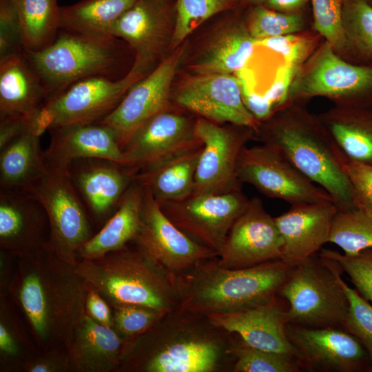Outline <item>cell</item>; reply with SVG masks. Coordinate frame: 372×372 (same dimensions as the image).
I'll return each mask as SVG.
<instances>
[{
    "instance_id": "44",
    "label": "cell",
    "mask_w": 372,
    "mask_h": 372,
    "mask_svg": "<svg viewBox=\"0 0 372 372\" xmlns=\"http://www.w3.org/2000/svg\"><path fill=\"white\" fill-rule=\"evenodd\" d=\"M301 32L256 41L255 45L278 53L284 59V64L300 68L317 48L313 36Z\"/></svg>"
},
{
    "instance_id": "47",
    "label": "cell",
    "mask_w": 372,
    "mask_h": 372,
    "mask_svg": "<svg viewBox=\"0 0 372 372\" xmlns=\"http://www.w3.org/2000/svg\"><path fill=\"white\" fill-rule=\"evenodd\" d=\"M40 355L29 358L21 364L26 372H67L70 371L67 351L52 349Z\"/></svg>"
},
{
    "instance_id": "29",
    "label": "cell",
    "mask_w": 372,
    "mask_h": 372,
    "mask_svg": "<svg viewBox=\"0 0 372 372\" xmlns=\"http://www.w3.org/2000/svg\"><path fill=\"white\" fill-rule=\"evenodd\" d=\"M143 187L135 180L102 229L78 251L80 259L99 258L133 242L141 227Z\"/></svg>"
},
{
    "instance_id": "24",
    "label": "cell",
    "mask_w": 372,
    "mask_h": 372,
    "mask_svg": "<svg viewBox=\"0 0 372 372\" xmlns=\"http://www.w3.org/2000/svg\"><path fill=\"white\" fill-rule=\"evenodd\" d=\"M50 131V144L43 152L49 169L68 171L73 161L82 158L107 159L126 166L116 132L105 124L76 125Z\"/></svg>"
},
{
    "instance_id": "7",
    "label": "cell",
    "mask_w": 372,
    "mask_h": 372,
    "mask_svg": "<svg viewBox=\"0 0 372 372\" xmlns=\"http://www.w3.org/2000/svg\"><path fill=\"white\" fill-rule=\"evenodd\" d=\"M342 269L318 253L292 267L278 296L288 302V323L309 328L343 329L349 301L340 282Z\"/></svg>"
},
{
    "instance_id": "12",
    "label": "cell",
    "mask_w": 372,
    "mask_h": 372,
    "mask_svg": "<svg viewBox=\"0 0 372 372\" xmlns=\"http://www.w3.org/2000/svg\"><path fill=\"white\" fill-rule=\"evenodd\" d=\"M249 199L242 189L224 194H192L179 200L158 202L181 231L219 255L227 236Z\"/></svg>"
},
{
    "instance_id": "27",
    "label": "cell",
    "mask_w": 372,
    "mask_h": 372,
    "mask_svg": "<svg viewBox=\"0 0 372 372\" xmlns=\"http://www.w3.org/2000/svg\"><path fill=\"white\" fill-rule=\"evenodd\" d=\"M125 341L112 327L85 313L66 350L70 371L116 372Z\"/></svg>"
},
{
    "instance_id": "38",
    "label": "cell",
    "mask_w": 372,
    "mask_h": 372,
    "mask_svg": "<svg viewBox=\"0 0 372 372\" xmlns=\"http://www.w3.org/2000/svg\"><path fill=\"white\" fill-rule=\"evenodd\" d=\"M245 21L250 34L256 41L299 33L307 27L302 11L284 13L269 9L262 4L253 6Z\"/></svg>"
},
{
    "instance_id": "16",
    "label": "cell",
    "mask_w": 372,
    "mask_h": 372,
    "mask_svg": "<svg viewBox=\"0 0 372 372\" xmlns=\"http://www.w3.org/2000/svg\"><path fill=\"white\" fill-rule=\"evenodd\" d=\"M286 333L302 369L323 372L371 371L366 349L342 328H309L288 323Z\"/></svg>"
},
{
    "instance_id": "22",
    "label": "cell",
    "mask_w": 372,
    "mask_h": 372,
    "mask_svg": "<svg viewBox=\"0 0 372 372\" xmlns=\"http://www.w3.org/2000/svg\"><path fill=\"white\" fill-rule=\"evenodd\" d=\"M137 172L116 162L99 158H77L69 167L70 176L79 194L99 220L116 211Z\"/></svg>"
},
{
    "instance_id": "48",
    "label": "cell",
    "mask_w": 372,
    "mask_h": 372,
    "mask_svg": "<svg viewBox=\"0 0 372 372\" xmlns=\"http://www.w3.org/2000/svg\"><path fill=\"white\" fill-rule=\"evenodd\" d=\"M1 302L0 315V352L4 358H18L21 355V344H24L17 326L10 317L8 309Z\"/></svg>"
},
{
    "instance_id": "5",
    "label": "cell",
    "mask_w": 372,
    "mask_h": 372,
    "mask_svg": "<svg viewBox=\"0 0 372 372\" xmlns=\"http://www.w3.org/2000/svg\"><path fill=\"white\" fill-rule=\"evenodd\" d=\"M93 259H80L76 272L110 305H139L169 311L178 306L176 276L133 242Z\"/></svg>"
},
{
    "instance_id": "39",
    "label": "cell",
    "mask_w": 372,
    "mask_h": 372,
    "mask_svg": "<svg viewBox=\"0 0 372 372\" xmlns=\"http://www.w3.org/2000/svg\"><path fill=\"white\" fill-rule=\"evenodd\" d=\"M237 6L234 0H176V20L170 48L175 49L206 20Z\"/></svg>"
},
{
    "instance_id": "25",
    "label": "cell",
    "mask_w": 372,
    "mask_h": 372,
    "mask_svg": "<svg viewBox=\"0 0 372 372\" xmlns=\"http://www.w3.org/2000/svg\"><path fill=\"white\" fill-rule=\"evenodd\" d=\"M205 315L215 326L238 334L251 347L298 358V350L286 333L287 309L277 298L242 311Z\"/></svg>"
},
{
    "instance_id": "4",
    "label": "cell",
    "mask_w": 372,
    "mask_h": 372,
    "mask_svg": "<svg viewBox=\"0 0 372 372\" xmlns=\"http://www.w3.org/2000/svg\"><path fill=\"white\" fill-rule=\"evenodd\" d=\"M217 257L175 275L178 307L208 314L253 308L277 298L291 267L282 260L256 266L226 269Z\"/></svg>"
},
{
    "instance_id": "17",
    "label": "cell",
    "mask_w": 372,
    "mask_h": 372,
    "mask_svg": "<svg viewBox=\"0 0 372 372\" xmlns=\"http://www.w3.org/2000/svg\"><path fill=\"white\" fill-rule=\"evenodd\" d=\"M282 245L275 218L255 196L231 226L217 263L226 269H240L281 260Z\"/></svg>"
},
{
    "instance_id": "43",
    "label": "cell",
    "mask_w": 372,
    "mask_h": 372,
    "mask_svg": "<svg viewBox=\"0 0 372 372\" xmlns=\"http://www.w3.org/2000/svg\"><path fill=\"white\" fill-rule=\"evenodd\" d=\"M111 308L112 327L126 340L145 332L168 312L133 304L119 305Z\"/></svg>"
},
{
    "instance_id": "11",
    "label": "cell",
    "mask_w": 372,
    "mask_h": 372,
    "mask_svg": "<svg viewBox=\"0 0 372 372\" xmlns=\"http://www.w3.org/2000/svg\"><path fill=\"white\" fill-rule=\"evenodd\" d=\"M237 176L242 184H249L267 197L291 205L333 202L324 189L264 144L243 148L237 164Z\"/></svg>"
},
{
    "instance_id": "26",
    "label": "cell",
    "mask_w": 372,
    "mask_h": 372,
    "mask_svg": "<svg viewBox=\"0 0 372 372\" xmlns=\"http://www.w3.org/2000/svg\"><path fill=\"white\" fill-rule=\"evenodd\" d=\"M255 42L245 19L231 16L214 29L196 56L192 70L197 74L236 73L249 59Z\"/></svg>"
},
{
    "instance_id": "14",
    "label": "cell",
    "mask_w": 372,
    "mask_h": 372,
    "mask_svg": "<svg viewBox=\"0 0 372 372\" xmlns=\"http://www.w3.org/2000/svg\"><path fill=\"white\" fill-rule=\"evenodd\" d=\"M143 189L141 227L133 242L174 275L218 256L176 227L162 211L151 192Z\"/></svg>"
},
{
    "instance_id": "18",
    "label": "cell",
    "mask_w": 372,
    "mask_h": 372,
    "mask_svg": "<svg viewBox=\"0 0 372 372\" xmlns=\"http://www.w3.org/2000/svg\"><path fill=\"white\" fill-rule=\"evenodd\" d=\"M196 120L168 108L152 116L137 128L123 148L126 166L139 172L202 147L195 132Z\"/></svg>"
},
{
    "instance_id": "40",
    "label": "cell",
    "mask_w": 372,
    "mask_h": 372,
    "mask_svg": "<svg viewBox=\"0 0 372 372\" xmlns=\"http://www.w3.org/2000/svg\"><path fill=\"white\" fill-rule=\"evenodd\" d=\"M313 28L347 60V49L342 27V10L345 0H310ZM348 61V60H347Z\"/></svg>"
},
{
    "instance_id": "23",
    "label": "cell",
    "mask_w": 372,
    "mask_h": 372,
    "mask_svg": "<svg viewBox=\"0 0 372 372\" xmlns=\"http://www.w3.org/2000/svg\"><path fill=\"white\" fill-rule=\"evenodd\" d=\"M338 209L333 202L291 205L275 218L283 245L281 260L293 267L329 242Z\"/></svg>"
},
{
    "instance_id": "19",
    "label": "cell",
    "mask_w": 372,
    "mask_h": 372,
    "mask_svg": "<svg viewBox=\"0 0 372 372\" xmlns=\"http://www.w3.org/2000/svg\"><path fill=\"white\" fill-rule=\"evenodd\" d=\"M174 100L179 107L218 124L256 130L259 123L245 105L239 80L231 74L193 76L177 87Z\"/></svg>"
},
{
    "instance_id": "37",
    "label": "cell",
    "mask_w": 372,
    "mask_h": 372,
    "mask_svg": "<svg viewBox=\"0 0 372 372\" xmlns=\"http://www.w3.org/2000/svg\"><path fill=\"white\" fill-rule=\"evenodd\" d=\"M235 359L234 372H298L302 371L299 359L291 354L277 353L247 344L236 333L231 347Z\"/></svg>"
},
{
    "instance_id": "15",
    "label": "cell",
    "mask_w": 372,
    "mask_h": 372,
    "mask_svg": "<svg viewBox=\"0 0 372 372\" xmlns=\"http://www.w3.org/2000/svg\"><path fill=\"white\" fill-rule=\"evenodd\" d=\"M185 54V45L174 49L127 92L114 110L98 123L112 127L123 148L145 121L168 108L171 86Z\"/></svg>"
},
{
    "instance_id": "30",
    "label": "cell",
    "mask_w": 372,
    "mask_h": 372,
    "mask_svg": "<svg viewBox=\"0 0 372 372\" xmlns=\"http://www.w3.org/2000/svg\"><path fill=\"white\" fill-rule=\"evenodd\" d=\"M318 116L348 161L372 165V107L335 105Z\"/></svg>"
},
{
    "instance_id": "42",
    "label": "cell",
    "mask_w": 372,
    "mask_h": 372,
    "mask_svg": "<svg viewBox=\"0 0 372 372\" xmlns=\"http://www.w3.org/2000/svg\"><path fill=\"white\" fill-rule=\"evenodd\" d=\"M318 254L335 260L348 274L358 292L372 304V247L353 256L324 248Z\"/></svg>"
},
{
    "instance_id": "21",
    "label": "cell",
    "mask_w": 372,
    "mask_h": 372,
    "mask_svg": "<svg viewBox=\"0 0 372 372\" xmlns=\"http://www.w3.org/2000/svg\"><path fill=\"white\" fill-rule=\"evenodd\" d=\"M50 226L46 212L19 189H0V246L17 258L47 248Z\"/></svg>"
},
{
    "instance_id": "1",
    "label": "cell",
    "mask_w": 372,
    "mask_h": 372,
    "mask_svg": "<svg viewBox=\"0 0 372 372\" xmlns=\"http://www.w3.org/2000/svg\"><path fill=\"white\" fill-rule=\"evenodd\" d=\"M235 336L215 326L205 314L177 307L125 341L116 372L225 371L229 364L234 367L231 347Z\"/></svg>"
},
{
    "instance_id": "41",
    "label": "cell",
    "mask_w": 372,
    "mask_h": 372,
    "mask_svg": "<svg viewBox=\"0 0 372 372\" xmlns=\"http://www.w3.org/2000/svg\"><path fill=\"white\" fill-rule=\"evenodd\" d=\"M340 282L349 301V309L343 329L358 338L366 349L370 358L372 371V304L355 289L349 287L341 276Z\"/></svg>"
},
{
    "instance_id": "54",
    "label": "cell",
    "mask_w": 372,
    "mask_h": 372,
    "mask_svg": "<svg viewBox=\"0 0 372 372\" xmlns=\"http://www.w3.org/2000/svg\"><path fill=\"white\" fill-rule=\"evenodd\" d=\"M367 3L372 6V0H366Z\"/></svg>"
},
{
    "instance_id": "34",
    "label": "cell",
    "mask_w": 372,
    "mask_h": 372,
    "mask_svg": "<svg viewBox=\"0 0 372 372\" xmlns=\"http://www.w3.org/2000/svg\"><path fill=\"white\" fill-rule=\"evenodd\" d=\"M21 29L23 51L36 52L51 45L60 28L58 0H12Z\"/></svg>"
},
{
    "instance_id": "6",
    "label": "cell",
    "mask_w": 372,
    "mask_h": 372,
    "mask_svg": "<svg viewBox=\"0 0 372 372\" xmlns=\"http://www.w3.org/2000/svg\"><path fill=\"white\" fill-rule=\"evenodd\" d=\"M130 48L125 41L112 35L60 30L56 40L46 48L24 53L39 74L48 101L82 79L123 78L128 73L123 69L126 50Z\"/></svg>"
},
{
    "instance_id": "45",
    "label": "cell",
    "mask_w": 372,
    "mask_h": 372,
    "mask_svg": "<svg viewBox=\"0 0 372 372\" xmlns=\"http://www.w3.org/2000/svg\"><path fill=\"white\" fill-rule=\"evenodd\" d=\"M23 51L21 24L12 0H0V59Z\"/></svg>"
},
{
    "instance_id": "10",
    "label": "cell",
    "mask_w": 372,
    "mask_h": 372,
    "mask_svg": "<svg viewBox=\"0 0 372 372\" xmlns=\"http://www.w3.org/2000/svg\"><path fill=\"white\" fill-rule=\"evenodd\" d=\"M19 189L37 200L46 212L50 226L47 248L62 260L75 266L79 249L93 235L85 206L69 170L48 169L39 178Z\"/></svg>"
},
{
    "instance_id": "50",
    "label": "cell",
    "mask_w": 372,
    "mask_h": 372,
    "mask_svg": "<svg viewBox=\"0 0 372 372\" xmlns=\"http://www.w3.org/2000/svg\"><path fill=\"white\" fill-rule=\"evenodd\" d=\"M87 287L86 313L96 322L112 327V310L110 305L94 289L88 285Z\"/></svg>"
},
{
    "instance_id": "9",
    "label": "cell",
    "mask_w": 372,
    "mask_h": 372,
    "mask_svg": "<svg viewBox=\"0 0 372 372\" xmlns=\"http://www.w3.org/2000/svg\"><path fill=\"white\" fill-rule=\"evenodd\" d=\"M315 97L338 105L372 107V64L349 61L324 41L296 73L287 103L302 104Z\"/></svg>"
},
{
    "instance_id": "49",
    "label": "cell",
    "mask_w": 372,
    "mask_h": 372,
    "mask_svg": "<svg viewBox=\"0 0 372 372\" xmlns=\"http://www.w3.org/2000/svg\"><path fill=\"white\" fill-rule=\"evenodd\" d=\"M299 69L284 64L277 70L272 84L264 94L274 112L287 103L291 84Z\"/></svg>"
},
{
    "instance_id": "51",
    "label": "cell",
    "mask_w": 372,
    "mask_h": 372,
    "mask_svg": "<svg viewBox=\"0 0 372 372\" xmlns=\"http://www.w3.org/2000/svg\"><path fill=\"white\" fill-rule=\"evenodd\" d=\"M30 131L29 117L8 116L0 118V148L17 136Z\"/></svg>"
},
{
    "instance_id": "28",
    "label": "cell",
    "mask_w": 372,
    "mask_h": 372,
    "mask_svg": "<svg viewBox=\"0 0 372 372\" xmlns=\"http://www.w3.org/2000/svg\"><path fill=\"white\" fill-rule=\"evenodd\" d=\"M47 101L40 77L24 51L0 59V118L29 117Z\"/></svg>"
},
{
    "instance_id": "36",
    "label": "cell",
    "mask_w": 372,
    "mask_h": 372,
    "mask_svg": "<svg viewBox=\"0 0 372 372\" xmlns=\"http://www.w3.org/2000/svg\"><path fill=\"white\" fill-rule=\"evenodd\" d=\"M329 242L338 246L347 256H353L372 247V211L358 208L338 210Z\"/></svg>"
},
{
    "instance_id": "53",
    "label": "cell",
    "mask_w": 372,
    "mask_h": 372,
    "mask_svg": "<svg viewBox=\"0 0 372 372\" xmlns=\"http://www.w3.org/2000/svg\"><path fill=\"white\" fill-rule=\"evenodd\" d=\"M238 4H251L252 6L263 4L266 0H234Z\"/></svg>"
},
{
    "instance_id": "31",
    "label": "cell",
    "mask_w": 372,
    "mask_h": 372,
    "mask_svg": "<svg viewBox=\"0 0 372 372\" xmlns=\"http://www.w3.org/2000/svg\"><path fill=\"white\" fill-rule=\"evenodd\" d=\"M203 146L167 158L138 172L134 180L148 189L157 202L182 200L194 192Z\"/></svg>"
},
{
    "instance_id": "20",
    "label": "cell",
    "mask_w": 372,
    "mask_h": 372,
    "mask_svg": "<svg viewBox=\"0 0 372 372\" xmlns=\"http://www.w3.org/2000/svg\"><path fill=\"white\" fill-rule=\"evenodd\" d=\"M176 20V0H136L111 26L109 34L155 63L170 47Z\"/></svg>"
},
{
    "instance_id": "46",
    "label": "cell",
    "mask_w": 372,
    "mask_h": 372,
    "mask_svg": "<svg viewBox=\"0 0 372 372\" xmlns=\"http://www.w3.org/2000/svg\"><path fill=\"white\" fill-rule=\"evenodd\" d=\"M344 172L351 186L355 207L372 211V165L347 160Z\"/></svg>"
},
{
    "instance_id": "8",
    "label": "cell",
    "mask_w": 372,
    "mask_h": 372,
    "mask_svg": "<svg viewBox=\"0 0 372 372\" xmlns=\"http://www.w3.org/2000/svg\"><path fill=\"white\" fill-rule=\"evenodd\" d=\"M154 65L136 55L131 70L120 79L95 76L73 83L35 113L34 132L41 136L46 130L102 121L114 110L129 90L154 68Z\"/></svg>"
},
{
    "instance_id": "52",
    "label": "cell",
    "mask_w": 372,
    "mask_h": 372,
    "mask_svg": "<svg viewBox=\"0 0 372 372\" xmlns=\"http://www.w3.org/2000/svg\"><path fill=\"white\" fill-rule=\"evenodd\" d=\"M309 0H266L262 4L267 8L284 13L301 12Z\"/></svg>"
},
{
    "instance_id": "32",
    "label": "cell",
    "mask_w": 372,
    "mask_h": 372,
    "mask_svg": "<svg viewBox=\"0 0 372 372\" xmlns=\"http://www.w3.org/2000/svg\"><path fill=\"white\" fill-rule=\"evenodd\" d=\"M39 137L28 131L0 148L1 189H22L48 171Z\"/></svg>"
},
{
    "instance_id": "35",
    "label": "cell",
    "mask_w": 372,
    "mask_h": 372,
    "mask_svg": "<svg viewBox=\"0 0 372 372\" xmlns=\"http://www.w3.org/2000/svg\"><path fill=\"white\" fill-rule=\"evenodd\" d=\"M342 21L347 60L372 64V6L366 0H345Z\"/></svg>"
},
{
    "instance_id": "2",
    "label": "cell",
    "mask_w": 372,
    "mask_h": 372,
    "mask_svg": "<svg viewBox=\"0 0 372 372\" xmlns=\"http://www.w3.org/2000/svg\"><path fill=\"white\" fill-rule=\"evenodd\" d=\"M8 289L43 351L68 348L85 314L87 287L74 266L48 248L19 257Z\"/></svg>"
},
{
    "instance_id": "33",
    "label": "cell",
    "mask_w": 372,
    "mask_h": 372,
    "mask_svg": "<svg viewBox=\"0 0 372 372\" xmlns=\"http://www.w3.org/2000/svg\"><path fill=\"white\" fill-rule=\"evenodd\" d=\"M136 0H81L61 6L60 28L85 34L110 35L111 26Z\"/></svg>"
},
{
    "instance_id": "13",
    "label": "cell",
    "mask_w": 372,
    "mask_h": 372,
    "mask_svg": "<svg viewBox=\"0 0 372 372\" xmlns=\"http://www.w3.org/2000/svg\"><path fill=\"white\" fill-rule=\"evenodd\" d=\"M195 132L203 143V150L193 194H224L241 189L237 164L243 148L255 138V130L232 124L223 126L198 117Z\"/></svg>"
},
{
    "instance_id": "3",
    "label": "cell",
    "mask_w": 372,
    "mask_h": 372,
    "mask_svg": "<svg viewBox=\"0 0 372 372\" xmlns=\"http://www.w3.org/2000/svg\"><path fill=\"white\" fill-rule=\"evenodd\" d=\"M255 138L280 154L324 189L339 211L355 209L344 172L347 159L318 115L301 103H289L260 122Z\"/></svg>"
}]
</instances>
